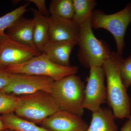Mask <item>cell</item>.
Returning a JSON list of instances; mask_svg holds the SVG:
<instances>
[{"instance_id": "cell-10", "label": "cell", "mask_w": 131, "mask_h": 131, "mask_svg": "<svg viewBox=\"0 0 131 131\" xmlns=\"http://www.w3.org/2000/svg\"><path fill=\"white\" fill-rule=\"evenodd\" d=\"M51 131H86L89 126L81 116L60 109L41 122Z\"/></svg>"}, {"instance_id": "cell-15", "label": "cell", "mask_w": 131, "mask_h": 131, "mask_svg": "<svg viewBox=\"0 0 131 131\" xmlns=\"http://www.w3.org/2000/svg\"><path fill=\"white\" fill-rule=\"evenodd\" d=\"M92 113L91 124L86 131H118L112 110L101 107Z\"/></svg>"}, {"instance_id": "cell-13", "label": "cell", "mask_w": 131, "mask_h": 131, "mask_svg": "<svg viewBox=\"0 0 131 131\" xmlns=\"http://www.w3.org/2000/svg\"><path fill=\"white\" fill-rule=\"evenodd\" d=\"M77 42L73 41H50L44 54L54 63L63 67L70 66V58L71 51Z\"/></svg>"}, {"instance_id": "cell-21", "label": "cell", "mask_w": 131, "mask_h": 131, "mask_svg": "<svg viewBox=\"0 0 131 131\" xmlns=\"http://www.w3.org/2000/svg\"><path fill=\"white\" fill-rule=\"evenodd\" d=\"M120 73L124 86L127 90L131 86V55L122 59L120 66Z\"/></svg>"}, {"instance_id": "cell-12", "label": "cell", "mask_w": 131, "mask_h": 131, "mask_svg": "<svg viewBox=\"0 0 131 131\" xmlns=\"http://www.w3.org/2000/svg\"><path fill=\"white\" fill-rule=\"evenodd\" d=\"M34 25L33 18H26L21 16L6 30L5 34L9 38L17 43L35 48L33 42Z\"/></svg>"}, {"instance_id": "cell-9", "label": "cell", "mask_w": 131, "mask_h": 131, "mask_svg": "<svg viewBox=\"0 0 131 131\" xmlns=\"http://www.w3.org/2000/svg\"><path fill=\"white\" fill-rule=\"evenodd\" d=\"M41 54L34 47L12 40L6 34L0 37V69L22 63Z\"/></svg>"}, {"instance_id": "cell-2", "label": "cell", "mask_w": 131, "mask_h": 131, "mask_svg": "<svg viewBox=\"0 0 131 131\" xmlns=\"http://www.w3.org/2000/svg\"><path fill=\"white\" fill-rule=\"evenodd\" d=\"M90 19L80 25L77 44L79 46L78 60L81 65L88 68L102 66L113 52L107 43L95 37L92 31Z\"/></svg>"}, {"instance_id": "cell-25", "label": "cell", "mask_w": 131, "mask_h": 131, "mask_svg": "<svg viewBox=\"0 0 131 131\" xmlns=\"http://www.w3.org/2000/svg\"><path fill=\"white\" fill-rule=\"evenodd\" d=\"M6 129L4 124L0 118V131H3Z\"/></svg>"}, {"instance_id": "cell-4", "label": "cell", "mask_w": 131, "mask_h": 131, "mask_svg": "<svg viewBox=\"0 0 131 131\" xmlns=\"http://www.w3.org/2000/svg\"><path fill=\"white\" fill-rule=\"evenodd\" d=\"M19 97V103L15 115L35 124H41L61 109L51 95L47 92L39 91Z\"/></svg>"}, {"instance_id": "cell-26", "label": "cell", "mask_w": 131, "mask_h": 131, "mask_svg": "<svg viewBox=\"0 0 131 131\" xmlns=\"http://www.w3.org/2000/svg\"><path fill=\"white\" fill-rule=\"evenodd\" d=\"M3 131H16L14 130H11V129H5V130H3Z\"/></svg>"}, {"instance_id": "cell-24", "label": "cell", "mask_w": 131, "mask_h": 131, "mask_svg": "<svg viewBox=\"0 0 131 131\" xmlns=\"http://www.w3.org/2000/svg\"><path fill=\"white\" fill-rule=\"evenodd\" d=\"M121 129V131H131V115L127 119Z\"/></svg>"}, {"instance_id": "cell-17", "label": "cell", "mask_w": 131, "mask_h": 131, "mask_svg": "<svg viewBox=\"0 0 131 131\" xmlns=\"http://www.w3.org/2000/svg\"><path fill=\"white\" fill-rule=\"evenodd\" d=\"M74 8L73 20L82 25L91 19L94 8L97 5L95 0H73Z\"/></svg>"}, {"instance_id": "cell-19", "label": "cell", "mask_w": 131, "mask_h": 131, "mask_svg": "<svg viewBox=\"0 0 131 131\" xmlns=\"http://www.w3.org/2000/svg\"><path fill=\"white\" fill-rule=\"evenodd\" d=\"M30 3V2L28 1L0 17V37L5 34V31L28 10L27 7Z\"/></svg>"}, {"instance_id": "cell-3", "label": "cell", "mask_w": 131, "mask_h": 131, "mask_svg": "<svg viewBox=\"0 0 131 131\" xmlns=\"http://www.w3.org/2000/svg\"><path fill=\"white\" fill-rule=\"evenodd\" d=\"M84 89L81 78L73 74L55 81L50 94L61 109L82 117Z\"/></svg>"}, {"instance_id": "cell-14", "label": "cell", "mask_w": 131, "mask_h": 131, "mask_svg": "<svg viewBox=\"0 0 131 131\" xmlns=\"http://www.w3.org/2000/svg\"><path fill=\"white\" fill-rule=\"evenodd\" d=\"M34 15L33 42L34 47L41 54L43 53L49 42V17L43 16L38 10L32 8Z\"/></svg>"}, {"instance_id": "cell-11", "label": "cell", "mask_w": 131, "mask_h": 131, "mask_svg": "<svg viewBox=\"0 0 131 131\" xmlns=\"http://www.w3.org/2000/svg\"><path fill=\"white\" fill-rule=\"evenodd\" d=\"M49 41L77 42L80 25L73 19L51 15L49 17Z\"/></svg>"}, {"instance_id": "cell-16", "label": "cell", "mask_w": 131, "mask_h": 131, "mask_svg": "<svg viewBox=\"0 0 131 131\" xmlns=\"http://www.w3.org/2000/svg\"><path fill=\"white\" fill-rule=\"evenodd\" d=\"M6 129L16 131H51L18 117L14 113L0 116Z\"/></svg>"}, {"instance_id": "cell-6", "label": "cell", "mask_w": 131, "mask_h": 131, "mask_svg": "<svg viewBox=\"0 0 131 131\" xmlns=\"http://www.w3.org/2000/svg\"><path fill=\"white\" fill-rule=\"evenodd\" d=\"M90 23L92 28H103L112 34L116 43L117 52L122 56L125 46V34L131 23V2L121 11L112 14H106L100 9L94 10Z\"/></svg>"}, {"instance_id": "cell-1", "label": "cell", "mask_w": 131, "mask_h": 131, "mask_svg": "<svg viewBox=\"0 0 131 131\" xmlns=\"http://www.w3.org/2000/svg\"><path fill=\"white\" fill-rule=\"evenodd\" d=\"M123 59L118 52H113L102 67L107 80V101L115 118H128L131 115V103L122 82L120 66Z\"/></svg>"}, {"instance_id": "cell-18", "label": "cell", "mask_w": 131, "mask_h": 131, "mask_svg": "<svg viewBox=\"0 0 131 131\" xmlns=\"http://www.w3.org/2000/svg\"><path fill=\"white\" fill-rule=\"evenodd\" d=\"M49 11L51 15L72 19L74 13L73 0H52Z\"/></svg>"}, {"instance_id": "cell-5", "label": "cell", "mask_w": 131, "mask_h": 131, "mask_svg": "<svg viewBox=\"0 0 131 131\" xmlns=\"http://www.w3.org/2000/svg\"><path fill=\"white\" fill-rule=\"evenodd\" d=\"M11 74H24L47 77L57 81L69 75L76 74L77 66L63 67L51 61L44 53L22 63L8 66L4 69Z\"/></svg>"}, {"instance_id": "cell-22", "label": "cell", "mask_w": 131, "mask_h": 131, "mask_svg": "<svg viewBox=\"0 0 131 131\" xmlns=\"http://www.w3.org/2000/svg\"><path fill=\"white\" fill-rule=\"evenodd\" d=\"M13 74H9L4 69H0V91L12 81Z\"/></svg>"}, {"instance_id": "cell-7", "label": "cell", "mask_w": 131, "mask_h": 131, "mask_svg": "<svg viewBox=\"0 0 131 131\" xmlns=\"http://www.w3.org/2000/svg\"><path fill=\"white\" fill-rule=\"evenodd\" d=\"M54 82L53 79L47 77L13 74L12 81L0 92L21 95L39 91L51 94Z\"/></svg>"}, {"instance_id": "cell-23", "label": "cell", "mask_w": 131, "mask_h": 131, "mask_svg": "<svg viewBox=\"0 0 131 131\" xmlns=\"http://www.w3.org/2000/svg\"><path fill=\"white\" fill-rule=\"evenodd\" d=\"M28 1L35 4L38 9V12L40 14L45 16L49 17V11L47 9L45 0H29Z\"/></svg>"}, {"instance_id": "cell-8", "label": "cell", "mask_w": 131, "mask_h": 131, "mask_svg": "<svg viewBox=\"0 0 131 131\" xmlns=\"http://www.w3.org/2000/svg\"><path fill=\"white\" fill-rule=\"evenodd\" d=\"M84 91L83 109L92 112L100 108L107 101L106 88L104 84L105 77L102 66H91Z\"/></svg>"}, {"instance_id": "cell-20", "label": "cell", "mask_w": 131, "mask_h": 131, "mask_svg": "<svg viewBox=\"0 0 131 131\" xmlns=\"http://www.w3.org/2000/svg\"><path fill=\"white\" fill-rule=\"evenodd\" d=\"M19 97L0 92V114L15 112L19 103Z\"/></svg>"}]
</instances>
